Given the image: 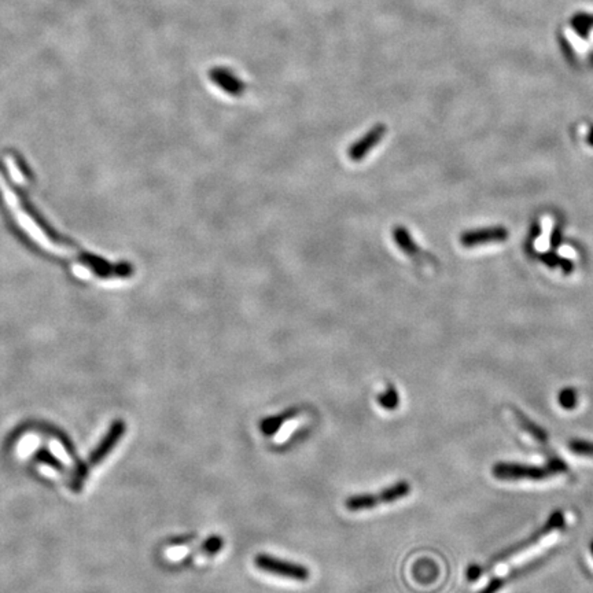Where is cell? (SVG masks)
Returning a JSON list of instances; mask_svg holds the SVG:
<instances>
[{
	"mask_svg": "<svg viewBox=\"0 0 593 593\" xmlns=\"http://www.w3.org/2000/svg\"><path fill=\"white\" fill-rule=\"evenodd\" d=\"M564 470L566 467L560 460H552L551 466H548L546 469L498 463L493 467V476L500 480H544L551 477L552 474L563 473Z\"/></svg>",
	"mask_w": 593,
	"mask_h": 593,
	"instance_id": "4",
	"label": "cell"
},
{
	"mask_svg": "<svg viewBox=\"0 0 593 593\" xmlns=\"http://www.w3.org/2000/svg\"><path fill=\"white\" fill-rule=\"evenodd\" d=\"M391 238L394 241V243L397 245V247L409 259H412L414 261H422L425 259H429L428 254L422 250V247L415 242V239L412 238V235L409 234L408 228L403 227V225H396L391 229Z\"/></svg>",
	"mask_w": 593,
	"mask_h": 593,
	"instance_id": "7",
	"label": "cell"
},
{
	"mask_svg": "<svg viewBox=\"0 0 593 593\" xmlns=\"http://www.w3.org/2000/svg\"><path fill=\"white\" fill-rule=\"evenodd\" d=\"M254 564L261 571L282 578H289L301 583L308 581L311 578V571L304 564L284 560L268 553H259L254 558Z\"/></svg>",
	"mask_w": 593,
	"mask_h": 593,
	"instance_id": "3",
	"label": "cell"
},
{
	"mask_svg": "<svg viewBox=\"0 0 593 593\" xmlns=\"http://www.w3.org/2000/svg\"><path fill=\"white\" fill-rule=\"evenodd\" d=\"M560 243H562V229L555 228V231L552 232V236H551V245H552V247H558Z\"/></svg>",
	"mask_w": 593,
	"mask_h": 593,
	"instance_id": "18",
	"label": "cell"
},
{
	"mask_svg": "<svg viewBox=\"0 0 593 593\" xmlns=\"http://www.w3.org/2000/svg\"><path fill=\"white\" fill-rule=\"evenodd\" d=\"M377 404L383 409H386V411H394V409H397V407L400 404L398 390L391 383H389L386 386V389L377 394Z\"/></svg>",
	"mask_w": 593,
	"mask_h": 593,
	"instance_id": "11",
	"label": "cell"
},
{
	"mask_svg": "<svg viewBox=\"0 0 593 593\" xmlns=\"http://www.w3.org/2000/svg\"><path fill=\"white\" fill-rule=\"evenodd\" d=\"M592 551H593V545H592Z\"/></svg>",
	"mask_w": 593,
	"mask_h": 593,
	"instance_id": "21",
	"label": "cell"
},
{
	"mask_svg": "<svg viewBox=\"0 0 593 593\" xmlns=\"http://www.w3.org/2000/svg\"><path fill=\"white\" fill-rule=\"evenodd\" d=\"M539 259H541V261L546 266V267H549V268H556V267H559V261H560V256H558L555 252H545L544 254H541L539 256Z\"/></svg>",
	"mask_w": 593,
	"mask_h": 593,
	"instance_id": "16",
	"label": "cell"
},
{
	"mask_svg": "<svg viewBox=\"0 0 593 593\" xmlns=\"http://www.w3.org/2000/svg\"><path fill=\"white\" fill-rule=\"evenodd\" d=\"M125 429H127V426L122 421H117L113 423V426L110 428L108 434L105 435L104 441L91 453V456H90V464L91 466L99 464L108 456V453L113 450V448L117 445L118 439L124 435Z\"/></svg>",
	"mask_w": 593,
	"mask_h": 593,
	"instance_id": "8",
	"label": "cell"
},
{
	"mask_svg": "<svg viewBox=\"0 0 593 593\" xmlns=\"http://www.w3.org/2000/svg\"><path fill=\"white\" fill-rule=\"evenodd\" d=\"M386 132L387 128L383 124H377L375 127H373L364 136H362L353 145L349 146L346 153L348 159L352 162L363 161L370 154V152L374 150L380 143V140L386 136Z\"/></svg>",
	"mask_w": 593,
	"mask_h": 593,
	"instance_id": "6",
	"label": "cell"
},
{
	"mask_svg": "<svg viewBox=\"0 0 593 593\" xmlns=\"http://www.w3.org/2000/svg\"><path fill=\"white\" fill-rule=\"evenodd\" d=\"M576 401H577V394L573 389H564L559 396V403L564 408H574Z\"/></svg>",
	"mask_w": 593,
	"mask_h": 593,
	"instance_id": "15",
	"label": "cell"
},
{
	"mask_svg": "<svg viewBox=\"0 0 593 593\" xmlns=\"http://www.w3.org/2000/svg\"><path fill=\"white\" fill-rule=\"evenodd\" d=\"M510 232L501 225L486 227L478 229H469L463 232L459 238L460 245L464 247H477L487 243H498L508 239Z\"/></svg>",
	"mask_w": 593,
	"mask_h": 593,
	"instance_id": "5",
	"label": "cell"
},
{
	"mask_svg": "<svg viewBox=\"0 0 593 593\" xmlns=\"http://www.w3.org/2000/svg\"><path fill=\"white\" fill-rule=\"evenodd\" d=\"M587 142H588V145L593 147V125L590 127V131H588V135H587Z\"/></svg>",
	"mask_w": 593,
	"mask_h": 593,
	"instance_id": "20",
	"label": "cell"
},
{
	"mask_svg": "<svg viewBox=\"0 0 593 593\" xmlns=\"http://www.w3.org/2000/svg\"><path fill=\"white\" fill-rule=\"evenodd\" d=\"M222 546H224V539L221 536H211L202 544L201 552L208 556H212L218 553L222 549Z\"/></svg>",
	"mask_w": 593,
	"mask_h": 593,
	"instance_id": "14",
	"label": "cell"
},
{
	"mask_svg": "<svg viewBox=\"0 0 593 593\" xmlns=\"http://www.w3.org/2000/svg\"><path fill=\"white\" fill-rule=\"evenodd\" d=\"M36 460L40 463V464H44V466H49V467H51V469H54L55 471H63V466H62V463L59 462V459L53 455L51 452H49V450H40L38 455H36Z\"/></svg>",
	"mask_w": 593,
	"mask_h": 593,
	"instance_id": "13",
	"label": "cell"
},
{
	"mask_svg": "<svg viewBox=\"0 0 593 593\" xmlns=\"http://www.w3.org/2000/svg\"><path fill=\"white\" fill-rule=\"evenodd\" d=\"M559 267L562 268V270L564 272V273H571L573 270H574V263L571 261V260H569V259H560V261H559Z\"/></svg>",
	"mask_w": 593,
	"mask_h": 593,
	"instance_id": "17",
	"label": "cell"
},
{
	"mask_svg": "<svg viewBox=\"0 0 593 593\" xmlns=\"http://www.w3.org/2000/svg\"><path fill=\"white\" fill-rule=\"evenodd\" d=\"M515 418L518 419V422L521 423V426L526 430V432H529L536 441H539L541 444H544L545 441H546V437H545V432H542V430H539V428H536L530 421H528L526 418H523L522 415H519L518 412H515Z\"/></svg>",
	"mask_w": 593,
	"mask_h": 593,
	"instance_id": "12",
	"label": "cell"
},
{
	"mask_svg": "<svg viewBox=\"0 0 593 593\" xmlns=\"http://www.w3.org/2000/svg\"><path fill=\"white\" fill-rule=\"evenodd\" d=\"M564 528V517L563 514H555L552 517V519L549 521L546 529L539 535V539L535 542H532L529 546L523 548L521 552L510 556L505 562L497 564L493 570V580L492 583L487 585V588L484 590L481 593H494L501 585V581L508 577L512 570L521 567L522 564H525L526 562H529L532 558L537 556L544 549H546L548 546H551L552 544L556 542V539H559V536L562 535Z\"/></svg>",
	"mask_w": 593,
	"mask_h": 593,
	"instance_id": "1",
	"label": "cell"
},
{
	"mask_svg": "<svg viewBox=\"0 0 593 593\" xmlns=\"http://www.w3.org/2000/svg\"><path fill=\"white\" fill-rule=\"evenodd\" d=\"M539 234H541V227L536 222V224L532 225V238L539 236Z\"/></svg>",
	"mask_w": 593,
	"mask_h": 593,
	"instance_id": "19",
	"label": "cell"
},
{
	"mask_svg": "<svg viewBox=\"0 0 593 593\" xmlns=\"http://www.w3.org/2000/svg\"><path fill=\"white\" fill-rule=\"evenodd\" d=\"M212 80L217 86L232 97H239L245 92V84L238 80L232 73L225 70H215L212 73Z\"/></svg>",
	"mask_w": 593,
	"mask_h": 593,
	"instance_id": "10",
	"label": "cell"
},
{
	"mask_svg": "<svg viewBox=\"0 0 593 593\" xmlns=\"http://www.w3.org/2000/svg\"><path fill=\"white\" fill-rule=\"evenodd\" d=\"M298 414H300V409H297V408H289V409H286V411H283V412H280L277 415L267 416V418L261 419V422L259 425L260 432H263L264 435H273V434H276V432L280 430V428L286 422L294 419Z\"/></svg>",
	"mask_w": 593,
	"mask_h": 593,
	"instance_id": "9",
	"label": "cell"
},
{
	"mask_svg": "<svg viewBox=\"0 0 593 593\" xmlns=\"http://www.w3.org/2000/svg\"><path fill=\"white\" fill-rule=\"evenodd\" d=\"M411 493V485L407 481L396 482L386 489H382L377 493H363V494H355L350 496L345 501L346 510L352 512L357 511H367L373 510L380 504H390L396 503L404 497H407Z\"/></svg>",
	"mask_w": 593,
	"mask_h": 593,
	"instance_id": "2",
	"label": "cell"
}]
</instances>
